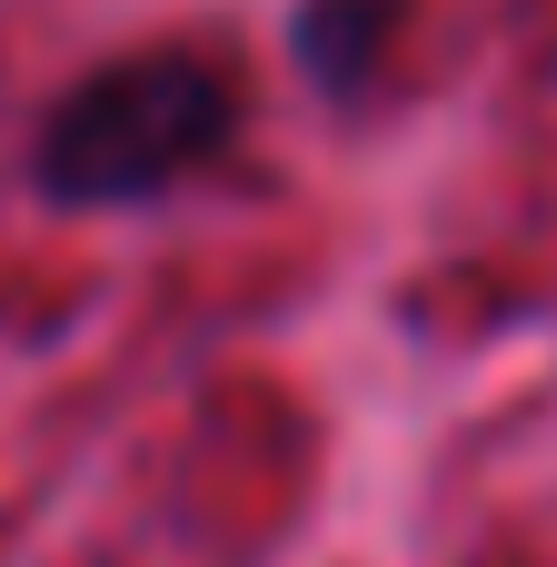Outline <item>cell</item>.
Segmentation results:
<instances>
[{
	"instance_id": "obj_2",
	"label": "cell",
	"mask_w": 557,
	"mask_h": 567,
	"mask_svg": "<svg viewBox=\"0 0 557 567\" xmlns=\"http://www.w3.org/2000/svg\"><path fill=\"white\" fill-rule=\"evenodd\" d=\"M389 30H399V0H299L289 50H299V70L329 100H359L369 70H379V50H389Z\"/></svg>"
},
{
	"instance_id": "obj_1",
	"label": "cell",
	"mask_w": 557,
	"mask_h": 567,
	"mask_svg": "<svg viewBox=\"0 0 557 567\" xmlns=\"http://www.w3.org/2000/svg\"><path fill=\"white\" fill-rule=\"evenodd\" d=\"M239 130V90L199 50H120L80 70L40 130H30V179L60 209H140L209 169Z\"/></svg>"
}]
</instances>
